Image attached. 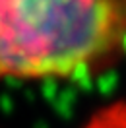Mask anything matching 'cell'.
<instances>
[{"label":"cell","mask_w":126,"mask_h":128,"mask_svg":"<svg viewBox=\"0 0 126 128\" xmlns=\"http://www.w3.org/2000/svg\"><path fill=\"white\" fill-rule=\"evenodd\" d=\"M126 50V0H0V82L87 78Z\"/></svg>","instance_id":"cell-1"},{"label":"cell","mask_w":126,"mask_h":128,"mask_svg":"<svg viewBox=\"0 0 126 128\" xmlns=\"http://www.w3.org/2000/svg\"><path fill=\"white\" fill-rule=\"evenodd\" d=\"M82 128H126V99H116L93 111Z\"/></svg>","instance_id":"cell-2"}]
</instances>
